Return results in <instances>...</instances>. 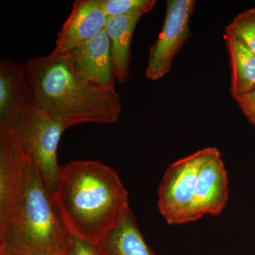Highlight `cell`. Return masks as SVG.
<instances>
[{"label":"cell","mask_w":255,"mask_h":255,"mask_svg":"<svg viewBox=\"0 0 255 255\" xmlns=\"http://www.w3.org/2000/svg\"><path fill=\"white\" fill-rule=\"evenodd\" d=\"M69 232L97 245L130 209L128 194L114 169L94 160L61 166L53 194Z\"/></svg>","instance_id":"cell-1"},{"label":"cell","mask_w":255,"mask_h":255,"mask_svg":"<svg viewBox=\"0 0 255 255\" xmlns=\"http://www.w3.org/2000/svg\"><path fill=\"white\" fill-rule=\"evenodd\" d=\"M34 105L65 129L78 124H111L122 111L117 92L90 81L77 71L70 53L31 58L25 63Z\"/></svg>","instance_id":"cell-2"},{"label":"cell","mask_w":255,"mask_h":255,"mask_svg":"<svg viewBox=\"0 0 255 255\" xmlns=\"http://www.w3.org/2000/svg\"><path fill=\"white\" fill-rule=\"evenodd\" d=\"M71 237L39 172L26 161L18 200L0 224V255H65Z\"/></svg>","instance_id":"cell-3"},{"label":"cell","mask_w":255,"mask_h":255,"mask_svg":"<svg viewBox=\"0 0 255 255\" xmlns=\"http://www.w3.org/2000/svg\"><path fill=\"white\" fill-rule=\"evenodd\" d=\"M65 130L63 124L35 105L0 124V131L6 134L28 163L38 171L52 195L61 169L57 151Z\"/></svg>","instance_id":"cell-4"},{"label":"cell","mask_w":255,"mask_h":255,"mask_svg":"<svg viewBox=\"0 0 255 255\" xmlns=\"http://www.w3.org/2000/svg\"><path fill=\"white\" fill-rule=\"evenodd\" d=\"M206 148L176 161L167 167L157 191L159 212L169 225L197 221L195 211L196 178Z\"/></svg>","instance_id":"cell-5"},{"label":"cell","mask_w":255,"mask_h":255,"mask_svg":"<svg viewBox=\"0 0 255 255\" xmlns=\"http://www.w3.org/2000/svg\"><path fill=\"white\" fill-rule=\"evenodd\" d=\"M196 4L194 0L167 1L162 31L150 48L145 69L149 80H160L170 72L174 57L191 36L189 21Z\"/></svg>","instance_id":"cell-6"},{"label":"cell","mask_w":255,"mask_h":255,"mask_svg":"<svg viewBox=\"0 0 255 255\" xmlns=\"http://www.w3.org/2000/svg\"><path fill=\"white\" fill-rule=\"evenodd\" d=\"M229 183L221 152L216 147H206L205 157L196 178L195 211L198 219L219 216L227 205Z\"/></svg>","instance_id":"cell-7"},{"label":"cell","mask_w":255,"mask_h":255,"mask_svg":"<svg viewBox=\"0 0 255 255\" xmlns=\"http://www.w3.org/2000/svg\"><path fill=\"white\" fill-rule=\"evenodd\" d=\"M102 0H76L58 32L52 54H65L97 36L107 25Z\"/></svg>","instance_id":"cell-8"},{"label":"cell","mask_w":255,"mask_h":255,"mask_svg":"<svg viewBox=\"0 0 255 255\" xmlns=\"http://www.w3.org/2000/svg\"><path fill=\"white\" fill-rule=\"evenodd\" d=\"M77 71L83 78L115 91L116 76L111 42L105 29L70 52Z\"/></svg>","instance_id":"cell-9"},{"label":"cell","mask_w":255,"mask_h":255,"mask_svg":"<svg viewBox=\"0 0 255 255\" xmlns=\"http://www.w3.org/2000/svg\"><path fill=\"white\" fill-rule=\"evenodd\" d=\"M34 105L25 63L0 60V124Z\"/></svg>","instance_id":"cell-10"},{"label":"cell","mask_w":255,"mask_h":255,"mask_svg":"<svg viewBox=\"0 0 255 255\" xmlns=\"http://www.w3.org/2000/svg\"><path fill=\"white\" fill-rule=\"evenodd\" d=\"M26 160L0 131V224L4 222L22 189Z\"/></svg>","instance_id":"cell-11"},{"label":"cell","mask_w":255,"mask_h":255,"mask_svg":"<svg viewBox=\"0 0 255 255\" xmlns=\"http://www.w3.org/2000/svg\"><path fill=\"white\" fill-rule=\"evenodd\" d=\"M143 15L134 12L107 20L105 30L111 42L116 80L119 84L125 83L129 78L132 35Z\"/></svg>","instance_id":"cell-12"},{"label":"cell","mask_w":255,"mask_h":255,"mask_svg":"<svg viewBox=\"0 0 255 255\" xmlns=\"http://www.w3.org/2000/svg\"><path fill=\"white\" fill-rule=\"evenodd\" d=\"M101 255H154L144 239L130 209L97 245Z\"/></svg>","instance_id":"cell-13"},{"label":"cell","mask_w":255,"mask_h":255,"mask_svg":"<svg viewBox=\"0 0 255 255\" xmlns=\"http://www.w3.org/2000/svg\"><path fill=\"white\" fill-rule=\"evenodd\" d=\"M231 82L230 92L233 98L245 95L255 88V53L232 35H225Z\"/></svg>","instance_id":"cell-14"},{"label":"cell","mask_w":255,"mask_h":255,"mask_svg":"<svg viewBox=\"0 0 255 255\" xmlns=\"http://www.w3.org/2000/svg\"><path fill=\"white\" fill-rule=\"evenodd\" d=\"M226 33L237 38L255 53V8L237 15L226 26Z\"/></svg>","instance_id":"cell-15"},{"label":"cell","mask_w":255,"mask_h":255,"mask_svg":"<svg viewBox=\"0 0 255 255\" xmlns=\"http://www.w3.org/2000/svg\"><path fill=\"white\" fill-rule=\"evenodd\" d=\"M155 0H102L104 11L112 18L134 12L147 14L153 9Z\"/></svg>","instance_id":"cell-16"},{"label":"cell","mask_w":255,"mask_h":255,"mask_svg":"<svg viewBox=\"0 0 255 255\" xmlns=\"http://www.w3.org/2000/svg\"><path fill=\"white\" fill-rule=\"evenodd\" d=\"M65 255H101L96 245L72 236Z\"/></svg>","instance_id":"cell-17"},{"label":"cell","mask_w":255,"mask_h":255,"mask_svg":"<svg viewBox=\"0 0 255 255\" xmlns=\"http://www.w3.org/2000/svg\"><path fill=\"white\" fill-rule=\"evenodd\" d=\"M238 107L246 116L248 122L253 124L255 128V88L245 95L234 97Z\"/></svg>","instance_id":"cell-18"}]
</instances>
